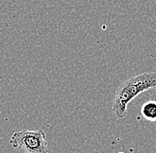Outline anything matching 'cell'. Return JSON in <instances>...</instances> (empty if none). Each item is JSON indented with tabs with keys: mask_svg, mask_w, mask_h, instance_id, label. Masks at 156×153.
Listing matches in <instances>:
<instances>
[{
	"mask_svg": "<svg viewBox=\"0 0 156 153\" xmlns=\"http://www.w3.org/2000/svg\"><path fill=\"white\" fill-rule=\"evenodd\" d=\"M9 143L13 148L21 149L26 153H49L46 135L42 129L15 132L11 136Z\"/></svg>",
	"mask_w": 156,
	"mask_h": 153,
	"instance_id": "cell-2",
	"label": "cell"
},
{
	"mask_svg": "<svg viewBox=\"0 0 156 153\" xmlns=\"http://www.w3.org/2000/svg\"><path fill=\"white\" fill-rule=\"evenodd\" d=\"M141 114L142 116L150 121L156 120V101L149 100L141 106Z\"/></svg>",
	"mask_w": 156,
	"mask_h": 153,
	"instance_id": "cell-3",
	"label": "cell"
},
{
	"mask_svg": "<svg viewBox=\"0 0 156 153\" xmlns=\"http://www.w3.org/2000/svg\"><path fill=\"white\" fill-rule=\"evenodd\" d=\"M156 89V73L149 72L131 77L122 82L116 89L113 112L117 119L125 118L128 114V105L137 95Z\"/></svg>",
	"mask_w": 156,
	"mask_h": 153,
	"instance_id": "cell-1",
	"label": "cell"
},
{
	"mask_svg": "<svg viewBox=\"0 0 156 153\" xmlns=\"http://www.w3.org/2000/svg\"><path fill=\"white\" fill-rule=\"evenodd\" d=\"M120 153H123V152H120Z\"/></svg>",
	"mask_w": 156,
	"mask_h": 153,
	"instance_id": "cell-4",
	"label": "cell"
},
{
	"mask_svg": "<svg viewBox=\"0 0 156 153\" xmlns=\"http://www.w3.org/2000/svg\"><path fill=\"white\" fill-rule=\"evenodd\" d=\"M155 122H156V120H155Z\"/></svg>",
	"mask_w": 156,
	"mask_h": 153,
	"instance_id": "cell-5",
	"label": "cell"
},
{
	"mask_svg": "<svg viewBox=\"0 0 156 153\" xmlns=\"http://www.w3.org/2000/svg\"><path fill=\"white\" fill-rule=\"evenodd\" d=\"M25 153H26V152H25Z\"/></svg>",
	"mask_w": 156,
	"mask_h": 153,
	"instance_id": "cell-6",
	"label": "cell"
}]
</instances>
